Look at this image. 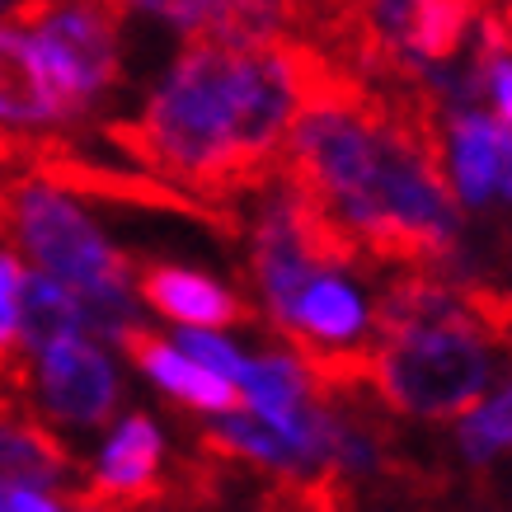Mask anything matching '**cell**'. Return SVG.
<instances>
[{
	"mask_svg": "<svg viewBox=\"0 0 512 512\" xmlns=\"http://www.w3.org/2000/svg\"><path fill=\"white\" fill-rule=\"evenodd\" d=\"M296 109L287 33L249 43L188 33L137 118L109 123L104 137L146 174L235 212L278 174Z\"/></svg>",
	"mask_w": 512,
	"mask_h": 512,
	"instance_id": "6da1fadb",
	"label": "cell"
},
{
	"mask_svg": "<svg viewBox=\"0 0 512 512\" xmlns=\"http://www.w3.org/2000/svg\"><path fill=\"white\" fill-rule=\"evenodd\" d=\"M0 217H5V235H15L33 264L80 301L85 329L118 339L127 325H137L132 264L99 235V226L62 188L24 170L10 174L0 193Z\"/></svg>",
	"mask_w": 512,
	"mask_h": 512,
	"instance_id": "7a4b0ae2",
	"label": "cell"
},
{
	"mask_svg": "<svg viewBox=\"0 0 512 512\" xmlns=\"http://www.w3.org/2000/svg\"><path fill=\"white\" fill-rule=\"evenodd\" d=\"M118 24H123V15L104 0H47L24 24L33 33L43 71L71 123L90 118L99 109V99L113 94L123 80Z\"/></svg>",
	"mask_w": 512,
	"mask_h": 512,
	"instance_id": "3957f363",
	"label": "cell"
},
{
	"mask_svg": "<svg viewBox=\"0 0 512 512\" xmlns=\"http://www.w3.org/2000/svg\"><path fill=\"white\" fill-rule=\"evenodd\" d=\"M442 170L461 212L503 207L512 217V127L489 109H442Z\"/></svg>",
	"mask_w": 512,
	"mask_h": 512,
	"instance_id": "277c9868",
	"label": "cell"
},
{
	"mask_svg": "<svg viewBox=\"0 0 512 512\" xmlns=\"http://www.w3.org/2000/svg\"><path fill=\"white\" fill-rule=\"evenodd\" d=\"M38 390L47 414L71 428H99L118 404V376L85 339H57L38 348Z\"/></svg>",
	"mask_w": 512,
	"mask_h": 512,
	"instance_id": "5b68a950",
	"label": "cell"
},
{
	"mask_svg": "<svg viewBox=\"0 0 512 512\" xmlns=\"http://www.w3.org/2000/svg\"><path fill=\"white\" fill-rule=\"evenodd\" d=\"M132 287L160 320H174L184 329H226L264 320L245 296H235L217 278L184 264H132Z\"/></svg>",
	"mask_w": 512,
	"mask_h": 512,
	"instance_id": "8992f818",
	"label": "cell"
},
{
	"mask_svg": "<svg viewBox=\"0 0 512 512\" xmlns=\"http://www.w3.org/2000/svg\"><path fill=\"white\" fill-rule=\"evenodd\" d=\"M0 127H15V132L71 127L43 71V57L33 47V33L19 24H0Z\"/></svg>",
	"mask_w": 512,
	"mask_h": 512,
	"instance_id": "52a82bcc",
	"label": "cell"
},
{
	"mask_svg": "<svg viewBox=\"0 0 512 512\" xmlns=\"http://www.w3.org/2000/svg\"><path fill=\"white\" fill-rule=\"evenodd\" d=\"M118 343H123V353L132 357L160 390H170L174 400H188L193 409H212V414H235V409H245L240 386H231V381L217 376L212 367H202V362H193L188 353H179L174 343L160 339L156 329L127 325L123 334H118Z\"/></svg>",
	"mask_w": 512,
	"mask_h": 512,
	"instance_id": "ba28073f",
	"label": "cell"
},
{
	"mask_svg": "<svg viewBox=\"0 0 512 512\" xmlns=\"http://www.w3.org/2000/svg\"><path fill=\"white\" fill-rule=\"evenodd\" d=\"M71 475H76V456L66 451V442L47 423H0V489H38V484L71 489Z\"/></svg>",
	"mask_w": 512,
	"mask_h": 512,
	"instance_id": "9c48e42d",
	"label": "cell"
},
{
	"mask_svg": "<svg viewBox=\"0 0 512 512\" xmlns=\"http://www.w3.org/2000/svg\"><path fill=\"white\" fill-rule=\"evenodd\" d=\"M362 329H367L362 296L343 278H334V273H315L306 282V292L296 296V311L278 329V339L282 334H306V339H320V343H353L362 339Z\"/></svg>",
	"mask_w": 512,
	"mask_h": 512,
	"instance_id": "30bf717a",
	"label": "cell"
},
{
	"mask_svg": "<svg viewBox=\"0 0 512 512\" xmlns=\"http://www.w3.org/2000/svg\"><path fill=\"white\" fill-rule=\"evenodd\" d=\"M19 334L33 353L47 348L57 339H80L85 334V311L80 301L66 292L62 282H52L47 273H24V287H19Z\"/></svg>",
	"mask_w": 512,
	"mask_h": 512,
	"instance_id": "8fae6325",
	"label": "cell"
},
{
	"mask_svg": "<svg viewBox=\"0 0 512 512\" xmlns=\"http://www.w3.org/2000/svg\"><path fill=\"white\" fill-rule=\"evenodd\" d=\"M456 447L466 456L470 466H498V461H508L512 456V376L494 395H484L470 414H461L456 423Z\"/></svg>",
	"mask_w": 512,
	"mask_h": 512,
	"instance_id": "7c38bea8",
	"label": "cell"
},
{
	"mask_svg": "<svg viewBox=\"0 0 512 512\" xmlns=\"http://www.w3.org/2000/svg\"><path fill=\"white\" fill-rule=\"evenodd\" d=\"M104 5H113L118 15H156L174 24L184 38L207 29V19L217 10V0H104Z\"/></svg>",
	"mask_w": 512,
	"mask_h": 512,
	"instance_id": "4fadbf2b",
	"label": "cell"
},
{
	"mask_svg": "<svg viewBox=\"0 0 512 512\" xmlns=\"http://www.w3.org/2000/svg\"><path fill=\"white\" fill-rule=\"evenodd\" d=\"M5 512H62V498L38 489H5Z\"/></svg>",
	"mask_w": 512,
	"mask_h": 512,
	"instance_id": "5bb4252c",
	"label": "cell"
},
{
	"mask_svg": "<svg viewBox=\"0 0 512 512\" xmlns=\"http://www.w3.org/2000/svg\"><path fill=\"white\" fill-rule=\"evenodd\" d=\"M76 512H80V508H76Z\"/></svg>",
	"mask_w": 512,
	"mask_h": 512,
	"instance_id": "9a60e30c",
	"label": "cell"
}]
</instances>
